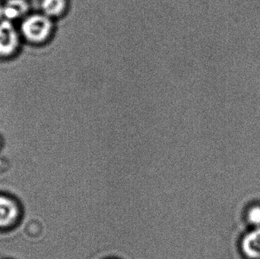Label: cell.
Masks as SVG:
<instances>
[{"label": "cell", "mask_w": 260, "mask_h": 259, "mask_svg": "<svg viewBox=\"0 0 260 259\" xmlns=\"http://www.w3.org/2000/svg\"><path fill=\"white\" fill-rule=\"evenodd\" d=\"M27 3L24 0H9L3 6V16L8 20L15 19L25 14Z\"/></svg>", "instance_id": "cell-4"}, {"label": "cell", "mask_w": 260, "mask_h": 259, "mask_svg": "<svg viewBox=\"0 0 260 259\" xmlns=\"http://www.w3.org/2000/svg\"><path fill=\"white\" fill-rule=\"evenodd\" d=\"M244 253L253 259H260V228L247 234L242 242Z\"/></svg>", "instance_id": "cell-3"}, {"label": "cell", "mask_w": 260, "mask_h": 259, "mask_svg": "<svg viewBox=\"0 0 260 259\" xmlns=\"http://www.w3.org/2000/svg\"><path fill=\"white\" fill-rule=\"evenodd\" d=\"M3 16V6L0 4V18Z\"/></svg>", "instance_id": "cell-8"}, {"label": "cell", "mask_w": 260, "mask_h": 259, "mask_svg": "<svg viewBox=\"0 0 260 259\" xmlns=\"http://www.w3.org/2000/svg\"><path fill=\"white\" fill-rule=\"evenodd\" d=\"M53 29L50 17L45 15H35L24 20L21 25L23 34L29 41L39 42L47 39Z\"/></svg>", "instance_id": "cell-1"}, {"label": "cell", "mask_w": 260, "mask_h": 259, "mask_svg": "<svg viewBox=\"0 0 260 259\" xmlns=\"http://www.w3.org/2000/svg\"><path fill=\"white\" fill-rule=\"evenodd\" d=\"M68 6V0H43L41 3L44 15L48 17H59L63 15Z\"/></svg>", "instance_id": "cell-6"}, {"label": "cell", "mask_w": 260, "mask_h": 259, "mask_svg": "<svg viewBox=\"0 0 260 259\" xmlns=\"http://www.w3.org/2000/svg\"><path fill=\"white\" fill-rule=\"evenodd\" d=\"M248 220L252 225L260 228V206L253 207L249 211Z\"/></svg>", "instance_id": "cell-7"}, {"label": "cell", "mask_w": 260, "mask_h": 259, "mask_svg": "<svg viewBox=\"0 0 260 259\" xmlns=\"http://www.w3.org/2000/svg\"><path fill=\"white\" fill-rule=\"evenodd\" d=\"M18 36L12 23L6 20L0 22V55L8 56L15 51Z\"/></svg>", "instance_id": "cell-2"}, {"label": "cell", "mask_w": 260, "mask_h": 259, "mask_svg": "<svg viewBox=\"0 0 260 259\" xmlns=\"http://www.w3.org/2000/svg\"><path fill=\"white\" fill-rule=\"evenodd\" d=\"M15 204L7 198L0 197V227L10 225L16 217Z\"/></svg>", "instance_id": "cell-5"}]
</instances>
